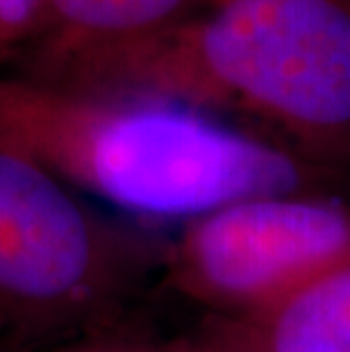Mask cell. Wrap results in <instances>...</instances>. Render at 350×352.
<instances>
[{
  "instance_id": "52a82bcc",
  "label": "cell",
  "mask_w": 350,
  "mask_h": 352,
  "mask_svg": "<svg viewBox=\"0 0 350 352\" xmlns=\"http://www.w3.org/2000/svg\"><path fill=\"white\" fill-rule=\"evenodd\" d=\"M48 0H0V57L46 30Z\"/></svg>"
},
{
  "instance_id": "5b68a950",
  "label": "cell",
  "mask_w": 350,
  "mask_h": 352,
  "mask_svg": "<svg viewBox=\"0 0 350 352\" xmlns=\"http://www.w3.org/2000/svg\"><path fill=\"white\" fill-rule=\"evenodd\" d=\"M182 339L193 352H350V257L269 309L210 316Z\"/></svg>"
},
{
  "instance_id": "8992f818",
  "label": "cell",
  "mask_w": 350,
  "mask_h": 352,
  "mask_svg": "<svg viewBox=\"0 0 350 352\" xmlns=\"http://www.w3.org/2000/svg\"><path fill=\"white\" fill-rule=\"evenodd\" d=\"M226 0H48L46 41L30 76L155 34Z\"/></svg>"
},
{
  "instance_id": "6da1fadb",
  "label": "cell",
  "mask_w": 350,
  "mask_h": 352,
  "mask_svg": "<svg viewBox=\"0 0 350 352\" xmlns=\"http://www.w3.org/2000/svg\"><path fill=\"white\" fill-rule=\"evenodd\" d=\"M30 78L241 116L332 168L350 153V0H226Z\"/></svg>"
},
{
  "instance_id": "3957f363",
  "label": "cell",
  "mask_w": 350,
  "mask_h": 352,
  "mask_svg": "<svg viewBox=\"0 0 350 352\" xmlns=\"http://www.w3.org/2000/svg\"><path fill=\"white\" fill-rule=\"evenodd\" d=\"M164 248L76 189L0 151V336L53 350L82 341L162 273Z\"/></svg>"
},
{
  "instance_id": "ba28073f",
  "label": "cell",
  "mask_w": 350,
  "mask_h": 352,
  "mask_svg": "<svg viewBox=\"0 0 350 352\" xmlns=\"http://www.w3.org/2000/svg\"><path fill=\"white\" fill-rule=\"evenodd\" d=\"M43 352H193L184 339L173 341H128V339H105V336H96V339H85L69 343V346H59L53 350Z\"/></svg>"
},
{
  "instance_id": "277c9868",
  "label": "cell",
  "mask_w": 350,
  "mask_h": 352,
  "mask_svg": "<svg viewBox=\"0 0 350 352\" xmlns=\"http://www.w3.org/2000/svg\"><path fill=\"white\" fill-rule=\"evenodd\" d=\"M350 257V202L330 193L237 200L184 223L162 282L210 316H245Z\"/></svg>"
},
{
  "instance_id": "7a4b0ae2",
  "label": "cell",
  "mask_w": 350,
  "mask_h": 352,
  "mask_svg": "<svg viewBox=\"0 0 350 352\" xmlns=\"http://www.w3.org/2000/svg\"><path fill=\"white\" fill-rule=\"evenodd\" d=\"M0 151L148 221H196L237 200L321 193L327 166L198 109L0 78Z\"/></svg>"
}]
</instances>
